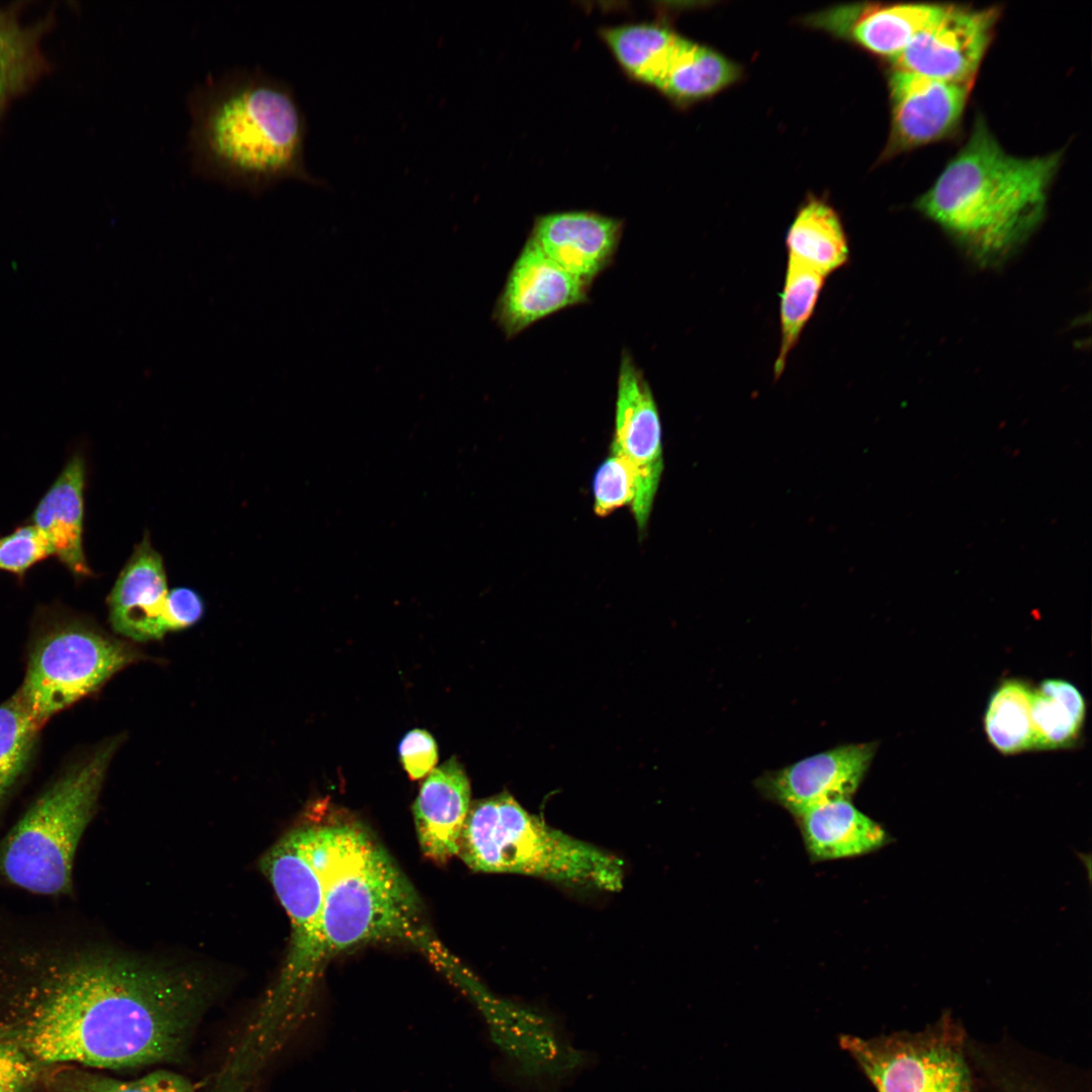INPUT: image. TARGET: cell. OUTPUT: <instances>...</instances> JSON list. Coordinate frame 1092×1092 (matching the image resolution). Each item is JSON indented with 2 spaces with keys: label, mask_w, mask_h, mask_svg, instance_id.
I'll return each instance as SVG.
<instances>
[{
  "label": "cell",
  "mask_w": 1092,
  "mask_h": 1092,
  "mask_svg": "<svg viewBox=\"0 0 1092 1092\" xmlns=\"http://www.w3.org/2000/svg\"><path fill=\"white\" fill-rule=\"evenodd\" d=\"M43 1071L48 1092H196L181 1075L158 1070L136 1080L123 1081L79 1068L57 1065Z\"/></svg>",
  "instance_id": "cell-26"
},
{
  "label": "cell",
  "mask_w": 1092,
  "mask_h": 1092,
  "mask_svg": "<svg viewBox=\"0 0 1092 1092\" xmlns=\"http://www.w3.org/2000/svg\"><path fill=\"white\" fill-rule=\"evenodd\" d=\"M636 490L633 468L621 455L611 451L594 476L595 513L599 517H606L624 506H632Z\"/></svg>",
  "instance_id": "cell-29"
},
{
  "label": "cell",
  "mask_w": 1092,
  "mask_h": 1092,
  "mask_svg": "<svg viewBox=\"0 0 1092 1092\" xmlns=\"http://www.w3.org/2000/svg\"><path fill=\"white\" fill-rule=\"evenodd\" d=\"M144 658L133 645L88 619L60 606L46 607L36 616L24 677L14 695L42 728L56 714Z\"/></svg>",
  "instance_id": "cell-7"
},
{
  "label": "cell",
  "mask_w": 1092,
  "mask_h": 1092,
  "mask_svg": "<svg viewBox=\"0 0 1092 1092\" xmlns=\"http://www.w3.org/2000/svg\"><path fill=\"white\" fill-rule=\"evenodd\" d=\"M309 850L324 882L326 958L381 939L412 942L450 963L423 920L420 901L387 852L360 825L306 824Z\"/></svg>",
  "instance_id": "cell-4"
},
{
  "label": "cell",
  "mask_w": 1092,
  "mask_h": 1092,
  "mask_svg": "<svg viewBox=\"0 0 1092 1092\" xmlns=\"http://www.w3.org/2000/svg\"><path fill=\"white\" fill-rule=\"evenodd\" d=\"M31 83L27 78L0 66V115L8 102Z\"/></svg>",
  "instance_id": "cell-34"
},
{
  "label": "cell",
  "mask_w": 1092,
  "mask_h": 1092,
  "mask_svg": "<svg viewBox=\"0 0 1092 1092\" xmlns=\"http://www.w3.org/2000/svg\"><path fill=\"white\" fill-rule=\"evenodd\" d=\"M121 737L98 744L64 768L0 842V874L41 895L72 890L79 841L95 811Z\"/></svg>",
  "instance_id": "cell-6"
},
{
  "label": "cell",
  "mask_w": 1092,
  "mask_h": 1092,
  "mask_svg": "<svg viewBox=\"0 0 1092 1092\" xmlns=\"http://www.w3.org/2000/svg\"><path fill=\"white\" fill-rule=\"evenodd\" d=\"M621 235L618 219L566 211L537 217L529 240L559 267L589 284L613 259Z\"/></svg>",
  "instance_id": "cell-17"
},
{
  "label": "cell",
  "mask_w": 1092,
  "mask_h": 1092,
  "mask_svg": "<svg viewBox=\"0 0 1092 1092\" xmlns=\"http://www.w3.org/2000/svg\"><path fill=\"white\" fill-rule=\"evenodd\" d=\"M1032 748L1054 749L1076 740L1085 718L1080 691L1063 679H1046L1031 690Z\"/></svg>",
  "instance_id": "cell-23"
},
{
  "label": "cell",
  "mask_w": 1092,
  "mask_h": 1092,
  "mask_svg": "<svg viewBox=\"0 0 1092 1092\" xmlns=\"http://www.w3.org/2000/svg\"><path fill=\"white\" fill-rule=\"evenodd\" d=\"M1059 154L1006 153L983 120L919 199L918 208L979 262L1001 261L1040 222Z\"/></svg>",
  "instance_id": "cell-3"
},
{
  "label": "cell",
  "mask_w": 1092,
  "mask_h": 1092,
  "mask_svg": "<svg viewBox=\"0 0 1092 1092\" xmlns=\"http://www.w3.org/2000/svg\"><path fill=\"white\" fill-rule=\"evenodd\" d=\"M1030 699L1031 689L1014 679L1004 681L991 697L985 730L991 744L1000 752L1032 749Z\"/></svg>",
  "instance_id": "cell-24"
},
{
  "label": "cell",
  "mask_w": 1092,
  "mask_h": 1092,
  "mask_svg": "<svg viewBox=\"0 0 1092 1092\" xmlns=\"http://www.w3.org/2000/svg\"><path fill=\"white\" fill-rule=\"evenodd\" d=\"M41 33V23L24 25L13 10L0 8V66L33 82L46 66Z\"/></svg>",
  "instance_id": "cell-28"
},
{
  "label": "cell",
  "mask_w": 1092,
  "mask_h": 1092,
  "mask_svg": "<svg viewBox=\"0 0 1092 1092\" xmlns=\"http://www.w3.org/2000/svg\"><path fill=\"white\" fill-rule=\"evenodd\" d=\"M839 1044L877 1092H973L961 1035L946 1022L914 1034H842Z\"/></svg>",
  "instance_id": "cell-10"
},
{
  "label": "cell",
  "mask_w": 1092,
  "mask_h": 1092,
  "mask_svg": "<svg viewBox=\"0 0 1092 1092\" xmlns=\"http://www.w3.org/2000/svg\"><path fill=\"white\" fill-rule=\"evenodd\" d=\"M0 957V1029L42 1067L177 1063L209 999L193 973L97 949L24 946Z\"/></svg>",
  "instance_id": "cell-1"
},
{
  "label": "cell",
  "mask_w": 1092,
  "mask_h": 1092,
  "mask_svg": "<svg viewBox=\"0 0 1092 1092\" xmlns=\"http://www.w3.org/2000/svg\"><path fill=\"white\" fill-rule=\"evenodd\" d=\"M44 1069L0 1029V1092H33Z\"/></svg>",
  "instance_id": "cell-31"
},
{
  "label": "cell",
  "mask_w": 1092,
  "mask_h": 1092,
  "mask_svg": "<svg viewBox=\"0 0 1092 1092\" xmlns=\"http://www.w3.org/2000/svg\"><path fill=\"white\" fill-rule=\"evenodd\" d=\"M52 556L47 538L31 523L0 537V571L12 574L19 582L30 568Z\"/></svg>",
  "instance_id": "cell-30"
},
{
  "label": "cell",
  "mask_w": 1092,
  "mask_h": 1092,
  "mask_svg": "<svg viewBox=\"0 0 1092 1092\" xmlns=\"http://www.w3.org/2000/svg\"><path fill=\"white\" fill-rule=\"evenodd\" d=\"M86 463L73 454L37 503L30 522L47 538L53 554L77 580L94 575L83 547Z\"/></svg>",
  "instance_id": "cell-20"
},
{
  "label": "cell",
  "mask_w": 1092,
  "mask_h": 1092,
  "mask_svg": "<svg viewBox=\"0 0 1092 1092\" xmlns=\"http://www.w3.org/2000/svg\"><path fill=\"white\" fill-rule=\"evenodd\" d=\"M971 86L893 69L889 78L891 134L888 153L937 141L960 122Z\"/></svg>",
  "instance_id": "cell-15"
},
{
  "label": "cell",
  "mask_w": 1092,
  "mask_h": 1092,
  "mask_svg": "<svg viewBox=\"0 0 1092 1092\" xmlns=\"http://www.w3.org/2000/svg\"><path fill=\"white\" fill-rule=\"evenodd\" d=\"M260 864L291 926L280 976L247 1023L253 1036L272 1039L279 1037L289 1010L327 960L322 936L325 888L310 854L306 825L282 836Z\"/></svg>",
  "instance_id": "cell-8"
},
{
  "label": "cell",
  "mask_w": 1092,
  "mask_h": 1092,
  "mask_svg": "<svg viewBox=\"0 0 1092 1092\" xmlns=\"http://www.w3.org/2000/svg\"><path fill=\"white\" fill-rule=\"evenodd\" d=\"M875 754L873 743L839 745L780 769L766 771L755 783L767 800L793 817L820 803L856 792Z\"/></svg>",
  "instance_id": "cell-13"
},
{
  "label": "cell",
  "mask_w": 1092,
  "mask_h": 1092,
  "mask_svg": "<svg viewBox=\"0 0 1092 1092\" xmlns=\"http://www.w3.org/2000/svg\"><path fill=\"white\" fill-rule=\"evenodd\" d=\"M806 849L815 861L854 857L883 846L885 830L850 799H832L794 817Z\"/></svg>",
  "instance_id": "cell-21"
},
{
  "label": "cell",
  "mask_w": 1092,
  "mask_h": 1092,
  "mask_svg": "<svg viewBox=\"0 0 1092 1092\" xmlns=\"http://www.w3.org/2000/svg\"><path fill=\"white\" fill-rule=\"evenodd\" d=\"M940 7L924 3L845 4L811 14L805 18V23L853 41L892 61L936 15Z\"/></svg>",
  "instance_id": "cell-18"
},
{
  "label": "cell",
  "mask_w": 1092,
  "mask_h": 1092,
  "mask_svg": "<svg viewBox=\"0 0 1092 1092\" xmlns=\"http://www.w3.org/2000/svg\"><path fill=\"white\" fill-rule=\"evenodd\" d=\"M186 104L195 176L253 196L285 180L325 185L305 166V116L285 81L236 67L197 83Z\"/></svg>",
  "instance_id": "cell-2"
},
{
  "label": "cell",
  "mask_w": 1092,
  "mask_h": 1092,
  "mask_svg": "<svg viewBox=\"0 0 1092 1092\" xmlns=\"http://www.w3.org/2000/svg\"><path fill=\"white\" fill-rule=\"evenodd\" d=\"M168 593L163 557L153 547L147 533L134 547L107 598L112 629L138 642L163 638L168 633Z\"/></svg>",
  "instance_id": "cell-16"
},
{
  "label": "cell",
  "mask_w": 1092,
  "mask_h": 1092,
  "mask_svg": "<svg viewBox=\"0 0 1092 1092\" xmlns=\"http://www.w3.org/2000/svg\"><path fill=\"white\" fill-rule=\"evenodd\" d=\"M469 809L468 778L451 757L427 776L413 807L419 842L429 858L444 862L458 854Z\"/></svg>",
  "instance_id": "cell-19"
},
{
  "label": "cell",
  "mask_w": 1092,
  "mask_h": 1092,
  "mask_svg": "<svg viewBox=\"0 0 1092 1092\" xmlns=\"http://www.w3.org/2000/svg\"><path fill=\"white\" fill-rule=\"evenodd\" d=\"M204 604L200 595L186 586L169 589L166 603L168 632L181 631L196 624L202 618Z\"/></svg>",
  "instance_id": "cell-33"
},
{
  "label": "cell",
  "mask_w": 1092,
  "mask_h": 1092,
  "mask_svg": "<svg viewBox=\"0 0 1092 1092\" xmlns=\"http://www.w3.org/2000/svg\"><path fill=\"white\" fill-rule=\"evenodd\" d=\"M601 34L626 73L678 103L710 97L741 75L719 52L661 24H624Z\"/></svg>",
  "instance_id": "cell-9"
},
{
  "label": "cell",
  "mask_w": 1092,
  "mask_h": 1092,
  "mask_svg": "<svg viewBox=\"0 0 1092 1092\" xmlns=\"http://www.w3.org/2000/svg\"><path fill=\"white\" fill-rule=\"evenodd\" d=\"M789 260L825 277L843 267L849 247L839 215L827 202L810 197L798 210L786 237Z\"/></svg>",
  "instance_id": "cell-22"
},
{
  "label": "cell",
  "mask_w": 1092,
  "mask_h": 1092,
  "mask_svg": "<svg viewBox=\"0 0 1092 1092\" xmlns=\"http://www.w3.org/2000/svg\"><path fill=\"white\" fill-rule=\"evenodd\" d=\"M458 854L476 872L532 876L604 891L623 886L620 858L549 826L508 793L469 809Z\"/></svg>",
  "instance_id": "cell-5"
},
{
  "label": "cell",
  "mask_w": 1092,
  "mask_h": 1092,
  "mask_svg": "<svg viewBox=\"0 0 1092 1092\" xmlns=\"http://www.w3.org/2000/svg\"><path fill=\"white\" fill-rule=\"evenodd\" d=\"M611 451L621 455L635 472L637 490L631 510L642 534L663 470L661 425L651 388L626 353L622 356L618 375Z\"/></svg>",
  "instance_id": "cell-12"
},
{
  "label": "cell",
  "mask_w": 1092,
  "mask_h": 1092,
  "mask_svg": "<svg viewBox=\"0 0 1092 1092\" xmlns=\"http://www.w3.org/2000/svg\"><path fill=\"white\" fill-rule=\"evenodd\" d=\"M588 286L528 239L496 301L494 320L508 337H513L549 314L581 303Z\"/></svg>",
  "instance_id": "cell-14"
},
{
  "label": "cell",
  "mask_w": 1092,
  "mask_h": 1092,
  "mask_svg": "<svg viewBox=\"0 0 1092 1092\" xmlns=\"http://www.w3.org/2000/svg\"><path fill=\"white\" fill-rule=\"evenodd\" d=\"M995 9L941 6L891 62L893 69L972 86L991 41Z\"/></svg>",
  "instance_id": "cell-11"
},
{
  "label": "cell",
  "mask_w": 1092,
  "mask_h": 1092,
  "mask_svg": "<svg viewBox=\"0 0 1092 1092\" xmlns=\"http://www.w3.org/2000/svg\"><path fill=\"white\" fill-rule=\"evenodd\" d=\"M399 758L412 780L428 776L438 760V747L433 736L426 730L407 732L398 746Z\"/></svg>",
  "instance_id": "cell-32"
},
{
  "label": "cell",
  "mask_w": 1092,
  "mask_h": 1092,
  "mask_svg": "<svg viewBox=\"0 0 1092 1092\" xmlns=\"http://www.w3.org/2000/svg\"><path fill=\"white\" fill-rule=\"evenodd\" d=\"M40 729L15 695L0 704V808L29 768Z\"/></svg>",
  "instance_id": "cell-27"
},
{
  "label": "cell",
  "mask_w": 1092,
  "mask_h": 1092,
  "mask_svg": "<svg viewBox=\"0 0 1092 1092\" xmlns=\"http://www.w3.org/2000/svg\"><path fill=\"white\" fill-rule=\"evenodd\" d=\"M825 276L788 260L784 288L781 297V344L774 374L778 379L785 370L791 351L814 312Z\"/></svg>",
  "instance_id": "cell-25"
}]
</instances>
